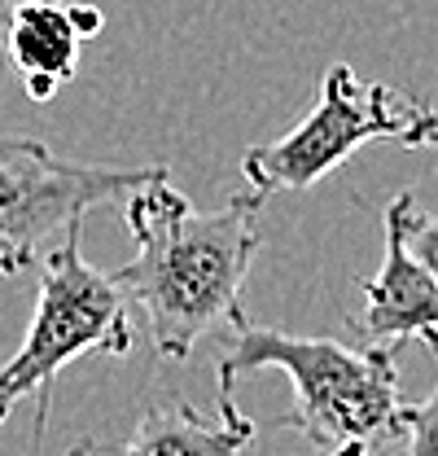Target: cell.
Wrapping results in <instances>:
<instances>
[{"label":"cell","instance_id":"1","mask_svg":"<svg viewBox=\"0 0 438 456\" xmlns=\"http://www.w3.org/2000/svg\"><path fill=\"white\" fill-rule=\"evenodd\" d=\"M136 255L114 273L123 294L145 312L163 360H184L219 321L241 316V285L259 250L255 189L232 193L219 211H198L171 180L154 175L118 198Z\"/></svg>","mask_w":438,"mask_h":456},{"label":"cell","instance_id":"2","mask_svg":"<svg viewBox=\"0 0 438 456\" xmlns=\"http://www.w3.org/2000/svg\"><path fill=\"white\" fill-rule=\"evenodd\" d=\"M259 369H280L294 387V408L280 426L303 430L316 448H342L399 439L408 408L399 395L394 346H346L337 338H303L272 325H255L246 312L232 321V342L219 355V399H232L237 382Z\"/></svg>","mask_w":438,"mask_h":456},{"label":"cell","instance_id":"3","mask_svg":"<svg viewBox=\"0 0 438 456\" xmlns=\"http://www.w3.org/2000/svg\"><path fill=\"white\" fill-rule=\"evenodd\" d=\"M127 355L132 321L127 294L110 273L93 268L79 250V224L61 232L53 250L40 259V294L36 316L22 346L0 364V421L27 395H40L36 412V444L45 439L53 378L84 355Z\"/></svg>","mask_w":438,"mask_h":456},{"label":"cell","instance_id":"4","mask_svg":"<svg viewBox=\"0 0 438 456\" xmlns=\"http://www.w3.org/2000/svg\"><path fill=\"white\" fill-rule=\"evenodd\" d=\"M417 114H421V102L403 97L382 79H360L346 61H333L320 75L312 114L294 132L246 150L241 171L259 198L298 193V189L320 184L355 150L373 141H403Z\"/></svg>","mask_w":438,"mask_h":456},{"label":"cell","instance_id":"5","mask_svg":"<svg viewBox=\"0 0 438 456\" xmlns=\"http://www.w3.org/2000/svg\"><path fill=\"white\" fill-rule=\"evenodd\" d=\"M166 167H110L61 159L40 136H0V277H18L45 259V246L88 207L118 202Z\"/></svg>","mask_w":438,"mask_h":456},{"label":"cell","instance_id":"6","mask_svg":"<svg viewBox=\"0 0 438 456\" xmlns=\"http://www.w3.org/2000/svg\"><path fill=\"white\" fill-rule=\"evenodd\" d=\"M417 211L412 193L390 198L382 211L385 255L382 268L360 281L364 312L351 316L355 334L369 346H403V342H426L438 355V281L421 268V259L408 250V220Z\"/></svg>","mask_w":438,"mask_h":456},{"label":"cell","instance_id":"7","mask_svg":"<svg viewBox=\"0 0 438 456\" xmlns=\"http://www.w3.org/2000/svg\"><path fill=\"white\" fill-rule=\"evenodd\" d=\"M259 435L255 417L237 399H219V412H202L189 399L150 408L118 456H237Z\"/></svg>","mask_w":438,"mask_h":456},{"label":"cell","instance_id":"8","mask_svg":"<svg viewBox=\"0 0 438 456\" xmlns=\"http://www.w3.org/2000/svg\"><path fill=\"white\" fill-rule=\"evenodd\" d=\"M4 53L13 61L31 102H49L79 70V31L70 22V4L61 0H22L0 31Z\"/></svg>","mask_w":438,"mask_h":456},{"label":"cell","instance_id":"9","mask_svg":"<svg viewBox=\"0 0 438 456\" xmlns=\"http://www.w3.org/2000/svg\"><path fill=\"white\" fill-rule=\"evenodd\" d=\"M399 439H408V452L403 456H438V387L426 403L408 408V421H403Z\"/></svg>","mask_w":438,"mask_h":456},{"label":"cell","instance_id":"10","mask_svg":"<svg viewBox=\"0 0 438 456\" xmlns=\"http://www.w3.org/2000/svg\"><path fill=\"white\" fill-rule=\"evenodd\" d=\"M408 250L421 259V268L438 281V216L412 211V220H408Z\"/></svg>","mask_w":438,"mask_h":456},{"label":"cell","instance_id":"11","mask_svg":"<svg viewBox=\"0 0 438 456\" xmlns=\"http://www.w3.org/2000/svg\"><path fill=\"white\" fill-rule=\"evenodd\" d=\"M399 145H408V150H438V106H421L417 123L403 132Z\"/></svg>","mask_w":438,"mask_h":456},{"label":"cell","instance_id":"12","mask_svg":"<svg viewBox=\"0 0 438 456\" xmlns=\"http://www.w3.org/2000/svg\"><path fill=\"white\" fill-rule=\"evenodd\" d=\"M70 22H75V31H79V40H93V36H101V27H106V13L97 9V4H70Z\"/></svg>","mask_w":438,"mask_h":456},{"label":"cell","instance_id":"13","mask_svg":"<svg viewBox=\"0 0 438 456\" xmlns=\"http://www.w3.org/2000/svg\"><path fill=\"white\" fill-rule=\"evenodd\" d=\"M325 456H369V448L364 444H342V448H328Z\"/></svg>","mask_w":438,"mask_h":456},{"label":"cell","instance_id":"14","mask_svg":"<svg viewBox=\"0 0 438 456\" xmlns=\"http://www.w3.org/2000/svg\"><path fill=\"white\" fill-rule=\"evenodd\" d=\"M66 456H97V444L93 439H79L75 448H66Z\"/></svg>","mask_w":438,"mask_h":456},{"label":"cell","instance_id":"15","mask_svg":"<svg viewBox=\"0 0 438 456\" xmlns=\"http://www.w3.org/2000/svg\"><path fill=\"white\" fill-rule=\"evenodd\" d=\"M22 0H0V31H4V22L13 18V9H18Z\"/></svg>","mask_w":438,"mask_h":456}]
</instances>
